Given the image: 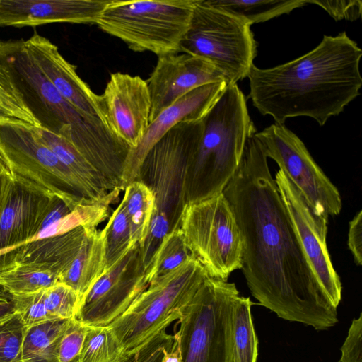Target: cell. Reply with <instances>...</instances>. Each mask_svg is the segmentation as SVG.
<instances>
[{
    "mask_svg": "<svg viewBox=\"0 0 362 362\" xmlns=\"http://www.w3.org/2000/svg\"><path fill=\"white\" fill-rule=\"evenodd\" d=\"M254 134L223 192L243 238L240 269L262 306L285 320L328 329L338 322L337 308L304 253L268 158Z\"/></svg>",
    "mask_w": 362,
    "mask_h": 362,
    "instance_id": "obj_1",
    "label": "cell"
},
{
    "mask_svg": "<svg viewBox=\"0 0 362 362\" xmlns=\"http://www.w3.org/2000/svg\"><path fill=\"white\" fill-rule=\"evenodd\" d=\"M361 57L362 49L345 31L325 35L315 49L294 60L265 69L254 64L247 76L248 96L276 123L304 116L323 126L360 95Z\"/></svg>",
    "mask_w": 362,
    "mask_h": 362,
    "instance_id": "obj_2",
    "label": "cell"
},
{
    "mask_svg": "<svg viewBox=\"0 0 362 362\" xmlns=\"http://www.w3.org/2000/svg\"><path fill=\"white\" fill-rule=\"evenodd\" d=\"M0 62L40 127L70 141L104 176L122 168L129 148L110 128L86 119L63 98L35 64L24 40H0Z\"/></svg>",
    "mask_w": 362,
    "mask_h": 362,
    "instance_id": "obj_3",
    "label": "cell"
},
{
    "mask_svg": "<svg viewBox=\"0 0 362 362\" xmlns=\"http://www.w3.org/2000/svg\"><path fill=\"white\" fill-rule=\"evenodd\" d=\"M256 132L244 94L237 84H228L202 119L189 155L184 186L186 204L223 193L240 165L247 139Z\"/></svg>",
    "mask_w": 362,
    "mask_h": 362,
    "instance_id": "obj_4",
    "label": "cell"
},
{
    "mask_svg": "<svg viewBox=\"0 0 362 362\" xmlns=\"http://www.w3.org/2000/svg\"><path fill=\"white\" fill-rule=\"evenodd\" d=\"M196 0H111L96 23L133 51L158 57L180 52Z\"/></svg>",
    "mask_w": 362,
    "mask_h": 362,
    "instance_id": "obj_5",
    "label": "cell"
},
{
    "mask_svg": "<svg viewBox=\"0 0 362 362\" xmlns=\"http://www.w3.org/2000/svg\"><path fill=\"white\" fill-rule=\"evenodd\" d=\"M209 277L192 256L174 271L151 281L108 326L127 356L136 351L165 326L177 320L182 308Z\"/></svg>",
    "mask_w": 362,
    "mask_h": 362,
    "instance_id": "obj_6",
    "label": "cell"
},
{
    "mask_svg": "<svg viewBox=\"0 0 362 362\" xmlns=\"http://www.w3.org/2000/svg\"><path fill=\"white\" fill-rule=\"evenodd\" d=\"M238 296L234 283L204 281L177 320L182 362H233L232 310Z\"/></svg>",
    "mask_w": 362,
    "mask_h": 362,
    "instance_id": "obj_7",
    "label": "cell"
},
{
    "mask_svg": "<svg viewBox=\"0 0 362 362\" xmlns=\"http://www.w3.org/2000/svg\"><path fill=\"white\" fill-rule=\"evenodd\" d=\"M250 26L208 0H196L180 52L207 59L223 74L228 84H237L247 77L257 56V43Z\"/></svg>",
    "mask_w": 362,
    "mask_h": 362,
    "instance_id": "obj_8",
    "label": "cell"
},
{
    "mask_svg": "<svg viewBox=\"0 0 362 362\" xmlns=\"http://www.w3.org/2000/svg\"><path fill=\"white\" fill-rule=\"evenodd\" d=\"M179 228L190 254L209 277L228 281L232 272L241 269L243 238L223 193L186 204Z\"/></svg>",
    "mask_w": 362,
    "mask_h": 362,
    "instance_id": "obj_9",
    "label": "cell"
},
{
    "mask_svg": "<svg viewBox=\"0 0 362 362\" xmlns=\"http://www.w3.org/2000/svg\"><path fill=\"white\" fill-rule=\"evenodd\" d=\"M0 156L15 180L75 207L92 201L80 180L39 139L33 126L0 124Z\"/></svg>",
    "mask_w": 362,
    "mask_h": 362,
    "instance_id": "obj_10",
    "label": "cell"
},
{
    "mask_svg": "<svg viewBox=\"0 0 362 362\" xmlns=\"http://www.w3.org/2000/svg\"><path fill=\"white\" fill-rule=\"evenodd\" d=\"M202 119L182 122L170 129L149 150L139 169L138 180L146 185L155 197L153 212L168 219L171 230L179 228L186 204L184 186L187 160Z\"/></svg>",
    "mask_w": 362,
    "mask_h": 362,
    "instance_id": "obj_11",
    "label": "cell"
},
{
    "mask_svg": "<svg viewBox=\"0 0 362 362\" xmlns=\"http://www.w3.org/2000/svg\"><path fill=\"white\" fill-rule=\"evenodd\" d=\"M267 158L274 160L317 216H338L342 202L337 187L303 142L284 124L275 123L254 134Z\"/></svg>",
    "mask_w": 362,
    "mask_h": 362,
    "instance_id": "obj_12",
    "label": "cell"
},
{
    "mask_svg": "<svg viewBox=\"0 0 362 362\" xmlns=\"http://www.w3.org/2000/svg\"><path fill=\"white\" fill-rule=\"evenodd\" d=\"M148 286L140 248L136 245L83 296L75 318L86 327L107 326Z\"/></svg>",
    "mask_w": 362,
    "mask_h": 362,
    "instance_id": "obj_13",
    "label": "cell"
},
{
    "mask_svg": "<svg viewBox=\"0 0 362 362\" xmlns=\"http://www.w3.org/2000/svg\"><path fill=\"white\" fill-rule=\"evenodd\" d=\"M275 182L295 227L305 255L332 305L337 308L342 286L327 245L328 218L316 215L299 191L280 169Z\"/></svg>",
    "mask_w": 362,
    "mask_h": 362,
    "instance_id": "obj_14",
    "label": "cell"
},
{
    "mask_svg": "<svg viewBox=\"0 0 362 362\" xmlns=\"http://www.w3.org/2000/svg\"><path fill=\"white\" fill-rule=\"evenodd\" d=\"M146 81L151 99L150 122L163 110L194 89L209 83L227 82L223 74L211 62L185 52L159 57Z\"/></svg>",
    "mask_w": 362,
    "mask_h": 362,
    "instance_id": "obj_15",
    "label": "cell"
},
{
    "mask_svg": "<svg viewBox=\"0 0 362 362\" xmlns=\"http://www.w3.org/2000/svg\"><path fill=\"white\" fill-rule=\"evenodd\" d=\"M25 41L40 70L63 98L86 119L110 128L102 96L79 77L57 46L36 32Z\"/></svg>",
    "mask_w": 362,
    "mask_h": 362,
    "instance_id": "obj_16",
    "label": "cell"
},
{
    "mask_svg": "<svg viewBox=\"0 0 362 362\" xmlns=\"http://www.w3.org/2000/svg\"><path fill=\"white\" fill-rule=\"evenodd\" d=\"M101 96L111 130L130 149L136 148L150 123L146 81L139 76L113 73Z\"/></svg>",
    "mask_w": 362,
    "mask_h": 362,
    "instance_id": "obj_17",
    "label": "cell"
},
{
    "mask_svg": "<svg viewBox=\"0 0 362 362\" xmlns=\"http://www.w3.org/2000/svg\"><path fill=\"white\" fill-rule=\"evenodd\" d=\"M227 86V82L219 81L198 87L177 100L150 122L137 147L130 149L127 155L122 174V189L139 180V169L145 156L170 129L182 122L204 118Z\"/></svg>",
    "mask_w": 362,
    "mask_h": 362,
    "instance_id": "obj_18",
    "label": "cell"
},
{
    "mask_svg": "<svg viewBox=\"0 0 362 362\" xmlns=\"http://www.w3.org/2000/svg\"><path fill=\"white\" fill-rule=\"evenodd\" d=\"M111 0H0V26L96 24Z\"/></svg>",
    "mask_w": 362,
    "mask_h": 362,
    "instance_id": "obj_19",
    "label": "cell"
},
{
    "mask_svg": "<svg viewBox=\"0 0 362 362\" xmlns=\"http://www.w3.org/2000/svg\"><path fill=\"white\" fill-rule=\"evenodd\" d=\"M51 197L14 180L0 214V268L12 252L37 233Z\"/></svg>",
    "mask_w": 362,
    "mask_h": 362,
    "instance_id": "obj_20",
    "label": "cell"
},
{
    "mask_svg": "<svg viewBox=\"0 0 362 362\" xmlns=\"http://www.w3.org/2000/svg\"><path fill=\"white\" fill-rule=\"evenodd\" d=\"M86 232V228L78 227L62 235L28 242L12 252L0 270L13 263L41 264L54 272L59 281L76 257Z\"/></svg>",
    "mask_w": 362,
    "mask_h": 362,
    "instance_id": "obj_21",
    "label": "cell"
},
{
    "mask_svg": "<svg viewBox=\"0 0 362 362\" xmlns=\"http://www.w3.org/2000/svg\"><path fill=\"white\" fill-rule=\"evenodd\" d=\"M105 254L104 233L97 228H86L85 238L74 261L60 276L59 282L72 288L82 299L104 274Z\"/></svg>",
    "mask_w": 362,
    "mask_h": 362,
    "instance_id": "obj_22",
    "label": "cell"
},
{
    "mask_svg": "<svg viewBox=\"0 0 362 362\" xmlns=\"http://www.w3.org/2000/svg\"><path fill=\"white\" fill-rule=\"evenodd\" d=\"M69 320L54 319L26 329L19 362H59V346Z\"/></svg>",
    "mask_w": 362,
    "mask_h": 362,
    "instance_id": "obj_23",
    "label": "cell"
},
{
    "mask_svg": "<svg viewBox=\"0 0 362 362\" xmlns=\"http://www.w3.org/2000/svg\"><path fill=\"white\" fill-rule=\"evenodd\" d=\"M57 282V275L41 264L13 263L0 270V287L11 296L35 293Z\"/></svg>",
    "mask_w": 362,
    "mask_h": 362,
    "instance_id": "obj_24",
    "label": "cell"
},
{
    "mask_svg": "<svg viewBox=\"0 0 362 362\" xmlns=\"http://www.w3.org/2000/svg\"><path fill=\"white\" fill-rule=\"evenodd\" d=\"M209 3L250 25L263 23L307 4L306 0H208Z\"/></svg>",
    "mask_w": 362,
    "mask_h": 362,
    "instance_id": "obj_25",
    "label": "cell"
},
{
    "mask_svg": "<svg viewBox=\"0 0 362 362\" xmlns=\"http://www.w3.org/2000/svg\"><path fill=\"white\" fill-rule=\"evenodd\" d=\"M252 302L238 296L232 310V345L233 362H257L258 339L251 315Z\"/></svg>",
    "mask_w": 362,
    "mask_h": 362,
    "instance_id": "obj_26",
    "label": "cell"
},
{
    "mask_svg": "<svg viewBox=\"0 0 362 362\" xmlns=\"http://www.w3.org/2000/svg\"><path fill=\"white\" fill-rule=\"evenodd\" d=\"M121 202L129 220L133 240L140 247L147 236L155 209L154 194L144 182L134 180L125 187Z\"/></svg>",
    "mask_w": 362,
    "mask_h": 362,
    "instance_id": "obj_27",
    "label": "cell"
},
{
    "mask_svg": "<svg viewBox=\"0 0 362 362\" xmlns=\"http://www.w3.org/2000/svg\"><path fill=\"white\" fill-rule=\"evenodd\" d=\"M103 231L104 233L105 272L137 245L133 240L129 220L122 202L109 217Z\"/></svg>",
    "mask_w": 362,
    "mask_h": 362,
    "instance_id": "obj_28",
    "label": "cell"
},
{
    "mask_svg": "<svg viewBox=\"0 0 362 362\" xmlns=\"http://www.w3.org/2000/svg\"><path fill=\"white\" fill-rule=\"evenodd\" d=\"M128 356L108 326L87 327L80 362H122Z\"/></svg>",
    "mask_w": 362,
    "mask_h": 362,
    "instance_id": "obj_29",
    "label": "cell"
},
{
    "mask_svg": "<svg viewBox=\"0 0 362 362\" xmlns=\"http://www.w3.org/2000/svg\"><path fill=\"white\" fill-rule=\"evenodd\" d=\"M192 256L180 229L177 228L172 230L163 239L151 267L146 271L149 284L174 271Z\"/></svg>",
    "mask_w": 362,
    "mask_h": 362,
    "instance_id": "obj_30",
    "label": "cell"
},
{
    "mask_svg": "<svg viewBox=\"0 0 362 362\" xmlns=\"http://www.w3.org/2000/svg\"><path fill=\"white\" fill-rule=\"evenodd\" d=\"M7 123H21L40 127L8 70L0 62V124Z\"/></svg>",
    "mask_w": 362,
    "mask_h": 362,
    "instance_id": "obj_31",
    "label": "cell"
},
{
    "mask_svg": "<svg viewBox=\"0 0 362 362\" xmlns=\"http://www.w3.org/2000/svg\"><path fill=\"white\" fill-rule=\"evenodd\" d=\"M81 300L72 288L62 282L44 290V303L52 319L75 318Z\"/></svg>",
    "mask_w": 362,
    "mask_h": 362,
    "instance_id": "obj_32",
    "label": "cell"
},
{
    "mask_svg": "<svg viewBox=\"0 0 362 362\" xmlns=\"http://www.w3.org/2000/svg\"><path fill=\"white\" fill-rule=\"evenodd\" d=\"M25 331L16 313L0 320V362H19Z\"/></svg>",
    "mask_w": 362,
    "mask_h": 362,
    "instance_id": "obj_33",
    "label": "cell"
},
{
    "mask_svg": "<svg viewBox=\"0 0 362 362\" xmlns=\"http://www.w3.org/2000/svg\"><path fill=\"white\" fill-rule=\"evenodd\" d=\"M44 290L21 296H12L14 311L21 317L26 329L54 320L44 303Z\"/></svg>",
    "mask_w": 362,
    "mask_h": 362,
    "instance_id": "obj_34",
    "label": "cell"
},
{
    "mask_svg": "<svg viewBox=\"0 0 362 362\" xmlns=\"http://www.w3.org/2000/svg\"><path fill=\"white\" fill-rule=\"evenodd\" d=\"M86 329L76 318L69 319L59 346V362H80Z\"/></svg>",
    "mask_w": 362,
    "mask_h": 362,
    "instance_id": "obj_35",
    "label": "cell"
},
{
    "mask_svg": "<svg viewBox=\"0 0 362 362\" xmlns=\"http://www.w3.org/2000/svg\"><path fill=\"white\" fill-rule=\"evenodd\" d=\"M168 327L161 329L122 362H162L165 354L172 348L175 339L174 334L166 332Z\"/></svg>",
    "mask_w": 362,
    "mask_h": 362,
    "instance_id": "obj_36",
    "label": "cell"
},
{
    "mask_svg": "<svg viewBox=\"0 0 362 362\" xmlns=\"http://www.w3.org/2000/svg\"><path fill=\"white\" fill-rule=\"evenodd\" d=\"M306 3L316 4L322 8L335 21L345 19L354 21L362 14V2L359 0H306Z\"/></svg>",
    "mask_w": 362,
    "mask_h": 362,
    "instance_id": "obj_37",
    "label": "cell"
},
{
    "mask_svg": "<svg viewBox=\"0 0 362 362\" xmlns=\"http://www.w3.org/2000/svg\"><path fill=\"white\" fill-rule=\"evenodd\" d=\"M339 362H362V315L352 320Z\"/></svg>",
    "mask_w": 362,
    "mask_h": 362,
    "instance_id": "obj_38",
    "label": "cell"
},
{
    "mask_svg": "<svg viewBox=\"0 0 362 362\" xmlns=\"http://www.w3.org/2000/svg\"><path fill=\"white\" fill-rule=\"evenodd\" d=\"M347 244L356 265L362 264V211L349 222Z\"/></svg>",
    "mask_w": 362,
    "mask_h": 362,
    "instance_id": "obj_39",
    "label": "cell"
},
{
    "mask_svg": "<svg viewBox=\"0 0 362 362\" xmlns=\"http://www.w3.org/2000/svg\"><path fill=\"white\" fill-rule=\"evenodd\" d=\"M14 177L0 156V214Z\"/></svg>",
    "mask_w": 362,
    "mask_h": 362,
    "instance_id": "obj_40",
    "label": "cell"
},
{
    "mask_svg": "<svg viewBox=\"0 0 362 362\" xmlns=\"http://www.w3.org/2000/svg\"><path fill=\"white\" fill-rule=\"evenodd\" d=\"M174 336L175 339L172 348L165 354L162 362H182L180 341L175 334Z\"/></svg>",
    "mask_w": 362,
    "mask_h": 362,
    "instance_id": "obj_41",
    "label": "cell"
},
{
    "mask_svg": "<svg viewBox=\"0 0 362 362\" xmlns=\"http://www.w3.org/2000/svg\"><path fill=\"white\" fill-rule=\"evenodd\" d=\"M14 313L13 299L0 298V320Z\"/></svg>",
    "mask_w": 362,
    "mask_h": 362,
    "instance_id": "obj_42",
    "label": "cell"
}]
</instances>
